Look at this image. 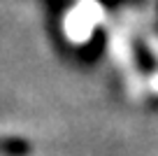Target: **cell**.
<instances>
[{"label": "cell", "instance_id": "obj_1", "mask_svg": "<svg viewBox=\"0 0 158 156\" xmlns=\"http://www.w3.org/2000/svg\"><path fill=\"white\" fill-rule=\"evenodd\" d=\"M0 149L10 151V154H26V151H28V145H2V142H0Z\"/></svg>", "mask_w": 158, "mask_h": 156}]
</instances>
